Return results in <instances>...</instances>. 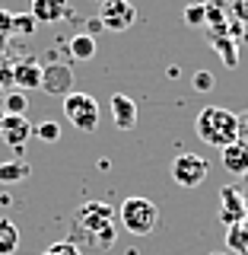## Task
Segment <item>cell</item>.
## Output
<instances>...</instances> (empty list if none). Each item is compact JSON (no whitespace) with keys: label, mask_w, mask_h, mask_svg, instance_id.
<instances>
[{"label":"cell","mask_w":248,"mask_h":255,"mask_svg":"<svg viewBox=\"0 0 248 255\" xmlns=\"http://www.w3.org/2000/svg\"><path fill=\"white\" fill-rule=\"evenodd\" d=\"M118 236V214L105 201H86L70 220V243L89 252H108Z\"/></svg>","instance_id":"1"},{"label":"cell","mask_w":248,"mask_h":255,"mask_svg":"<svg viewBox=\"0 0 248 255\" xmlns=\"http://www.w3.org/2000/svg\"><path fill=\"white\" fill-rule=\"evenodd\" d=\"M194 134L204 143L223 150V147H229V143L239 140V134H242V118H239L236 112L223 109V106H204L194 118Z\"/></svg>","instance_id":"2"},{"label":"cell","mask_w":248,"mask_h":255,"mask_svg":"<svg viewBox=\"0 0 248 255\" xmlns=\"http://www.w3.org/2000/svg\"><path fill=\"white\" fill-rule=\"evenodd\" d=\"M118 220H121V227L127 233L134 236H150L153 230L159 227V207L150 201V198H124L121 207H118Z\"/></svg>","instance_id":"3"},{"label":"cell","mask_w":248,"mask_h":255,"mask_svg":"<svg viewBox=\"0 0 248 255\" xmlns=\"http://www.w3.org/2000/svg\"><path fill=\"white\" fill-rule=\"evenodd\" d=\"M61 106H64V118L80 131L92 134L99 128V102L89 93H67Z\"/></svg>","instance_id":"4"},{"label":"cell","mask_w":248,"mask_h":255,"mask_svg":"<svg viewBox=\"0 0 248 255\" xmlns=\"http://www.w3.org/2000/svg\"><path fill=\"white\" fill-rule=\"evenodd\" d=\"M207 159L197 153H178L172 159V182L181 188H197L207 182Z\"/></svg>","instance_id":"5"},{"label":"cell","mask_w":248,"mask_h":255,"mask_svg":"<svg viewBox=\"0 0 248 255\" xmlns=\"http://www.w3.org/2000/svg\"><path fill=\"white\" fill-rule=\"evenodd\" d=\"M99 22L108 32H127L137 22V10L131 0H102L99 3Z\"/></svg>","instance_id":"6"},{"label":"cell","mask_w":248,"mask_h":255,"mask_svg":"<svg viewBox=\"0 0 248 255\" xmlns=\"http://www.w3.org/2000/svg\"><path fill=\"white\" fill-rule=\"evenodd\" d=\"M70 83H74V70H70V64H64V61L42 64V90L45 93L61 96V99H64L67 93H74Z\"/></svg>","instance_id":"7"},{"label":"cell","mask_w":248,"mask_h":255,"mask_svg":"<svg viewBox=\"0 0 248 255\" xmlns=\"http://www.w3.org/2000/svg\"><path fill=\"white\" fill-rule=\"evenodd\" d=\"M0 137L6 140V147L22 150L29 137H35V125H29L26 115H3V122H0Z\"/></svg>","instance_id":"8"},{"label":"cell","mask_w":248,"mask_h":255,"mask_svg":"<svg viewBox=\"0 0 248 255\" xmlns=\"http://www.w3.org/2000/svg\"><path fill=\"white\" fill-rule=\"evenodd\" d=\"M29 13L35 16L38 26H54L70 16V0H32Z\"/></svg>","instance_id":"9"},{"label":"cell","mask_w":248,"mask_h":255,"mask_svg":"<svg viewBox=\"0 0 248 255\" xmlns=\"http://www.w3.org/2000/svg\"><path fill=\"white\" fill-rule=\"evenodd\" d=\"M108 109H111V122H115L118 131H131V128L137 125V102H134L131 96L115 93L111 102H108Z\"/></svg>","instance_id":"10"},{"label":"cell","mask_w":248,"mask_h":255,"mask_svg":"<svg viewBox=\"0 0 248 255\" xmlns=\"http://www.w3.org/2000/svg\"><path fill=\"white\" fill-rule=\"evenodd\" d=\"M13 83L19 86L22 93H32V90H42V64H38L35 58H26V61H19L13 67Z\"/></svg>","instance_id":"11"},{"label":"cell","mask_w":248,"mask_h":255,"mask_svg":"<svg viewBox=\"0 0 248 255\" xmlns=\"http://www.w3.org/2000/svg\"><path fill=\"white\" fill-rule=\"evenodd\" d=\"M220 159H223V169L229 175H245L248 172V143L236 140V143H229V147H223Z\"/></svg>","instance_id":"12"},{"label":"cell","mask_w":248,"mask_h":255,"mask_svg":"<svg viewBox=\"0 0 248 255\" xmlns=\"http://www.w3.org/2000/svg\"><path fill=\"white\" fill-rule=\"evenodd\" d=\"M220 198H223V214H220L223 223H226V227H236V223H242V214H245L242 195H239L236 188H223Z\"/></svg>","instance_id":"13"},{"label":"cell","mask_w":248,"mask_h":255,"mask_svg":"<svg viewBox=\"0 0 248 255\" xmlns=\"http://www.w3.org/2000/svg\"><path fill=\"white\" fill-rule=\"evenodd\" d=\"M32 175V166L26 159H13V163H3L0 166V185H19Z\"/></svg>","instance_id":"14"},{"label":"cell","mask_w":248,"mask_h":255,"mask_svg":"<svg viewBox=\"0 0 248 255\" xmlns=\"http://www.w3.org/2000/svg\"><path fill=\"white\" fill-rule=\"evenodd\" d=\"M67 48H70V58H74V61H92L95 58V38L89 35V32L74 35L67 42Z\"/></svg>","instance_id":"15"},{"label":"cell","mask_w":248,"mask_h":255,"mask_svg":"<svg viewBox=\"0 0 248 255\" xmlns=\"http://www.w3.org/2000/svg\"><path fill=\"white\" fill-rule=\"evenodd\" d=\"M207 38H210V45L217 48L220 61L226 64V67H236L239 64V45L233 42V38H226V35H207Z\"/></svg>","instance_id":"16"},{"label":"cell","mask_w":248,"mask_h":255,"mask_svg":"<svg viewBox=\"0 0 248 255\" xmlns=\"http://www.w3.org/2000/svg\"><path fill=\"white\" fill-rule=\"evenodd\" d=\"M16 249H19V230L13 220L0 217V255H13Z\"/></svg>","instance_id":"17"},{"label":"cell","mask_w":248,"mask_h":255,"mask_svg":"<svg viewBox=\"0 0 248 255\" xmlns=\"http://www.w3.org/2000/svg\"><path fill=\"white\" fill-rule=\"evenodd\" d=\"M3 109H6V115H26V112H29V93L13 90L3 99Z\"/></svg>","instance_id":"18"},{"label":"cell","mask_w":248,"mask_h":255,"mask_svg":"<svg viewBox=\"0 0 248 255\" xmlns=\"http://www.w3.org/2000/svg\"><path fill=\"white\" fill-rule=\"evenodd\" d=\"M185 26H191V29H207V3H191V6H185Z\"/></svg>","instance_id":"19"},{"label":"cell","mask_w":248,"mask_h":255,"mask_svg":"<svg viewBox=\"0 0 248 255\" xmlns=\"http://www.w3.org/2000/svg\"><path fill=\"white\" fill-rule=\"evenodd\" d=\"M226 239H229V249H236V252H245V249H248V233H245L242 223L229 227V230H226Z\"/></svg>","instance_id":"20"},{"label":"cell","mask_w":248,"mask_h":255,"mask_svg":"<svg viewBox=\"0 0 248 255\" xmlns=\"http://www.w3.org/2000/svg\"><path fill=\"white\" fill-rule=\"evenodd\" d=\"M35 137L38 140H45V143H54V140H61V125L54 122H42V125H35Z\"/></svg>","instance_id":"21"},{"label":"cell","mask_w":248,"mask_h":255,"mask_svg":"<svg viewBox=\"0 0 248 255\" xmlns=\"http://www.w3.org/2000/svg\"><path fill=\"white\" fill-rule=\"evenodd\" d=\"M42 255H83V249H80V246H74L70 239H61V243H51Z\"/></svg>","instance_id":"22"},{"label":"cell","mask_w":248,"mask_h":255,"mask_svg":"<svg viewBox=\"0 0 248 255\" xmlns=\"http://www.w3.org/2000/svg\"><path fill=\"white\" fill-rule=\"evenodd\" d=\"M38 29V22H35V16L32 13H13V32H26V35H32V32Z\"/></svg>","instance_id":"23"},{"label":"cell","mask_w":248,"mask_h":255,"mask_svg":"<svg viewBox=\"0 0 248 255\" xmlns=\"http://www.w3.org/2000/svg\"><path fill=\"white\" fill-rule=\"evenodd\" d=\"M226 6H229V16H233L236 22L248 26V0H226Z\"/></svg>","instance_id":"24"},{"label":"cell","mask_w":248,"mask_h":255,"mask_svg":"<svg viewBox=\"0 0 248 255\" xmlns=\"http://www.w3.org/2000/svg\"><path fill=\"white\" fill-rule=\"evenodd\" d=\"M194 90H201V93L213 90V74H210V70H197V74H194Z\"/></svg>","instance_id":"25"},{"label":"cell","mask_w":248,"mask_h":255,"mask_svg":"<svg viewBox=\"0 0 248 255\" xmlns=\"http://www.w3.org/2000/svg\"><path fill=\"white\" fill-rule=\"evenodd\" d=\"M0 32H13V13H0Z\"/></svg>","instance_id":"26"},{"label":"cell","mask_w":248,"mask_h":255,"mask_svg":"<svg viewBox=\"0 0 248 255\" xmlns=\"http://www.w3.org/2000/svg\"><path fill=\"white\" fill-rule=\"evenodd\" d=\"M242 38H245V42H248V26H245V32H242Z\"/></svg>","instance_id":"27"},{"label":"cell","mask_w":248,"mask_h":255,"mask_svg":"<svg viewBox=\"0 0 248 255\" xmlns=\"http://www.w3.org/2000/svg\"><path fill=\"white\" fill-rule=\"evenodd\" d=\"M213 255H226V252H213Z\"/></svg>","instance_id":"28"}]
</instances>
